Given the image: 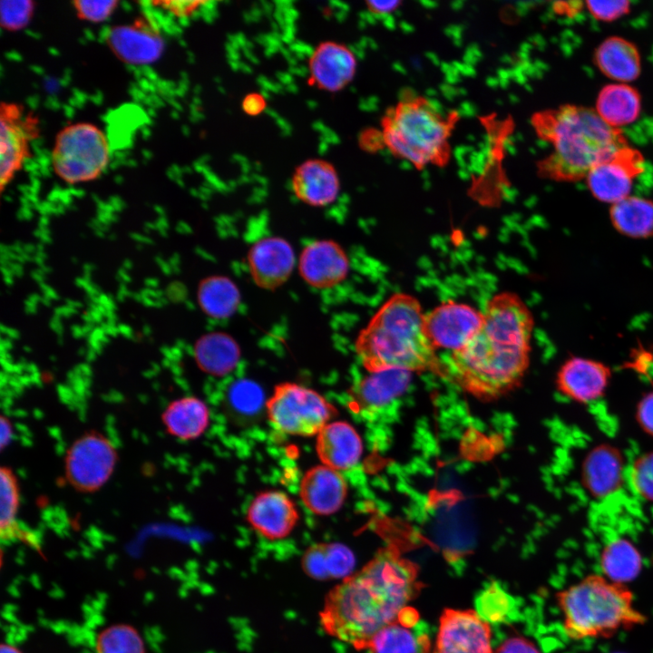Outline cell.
I'll use <instances>...</instances> for the list:
<instances>
[{
    "label": "cell",
    "mask_w": 653,
    "mask_h": 653,
    "mask_svg": "<svg viewBox=\"0 0 653 653\" xmlns=\"http://www.w3.org/2000/svg\"><path fill=\"white\" fill-rule=\"evenodd\" d=\"M481 327L460 350L442 359L443 376L481 400L521 385L530 365L534 317L523 299L502 291L486 303Z\"/></svg>",
    "instance_id": "1"
},
{
    "label": "cell",
    "mask_w": 653,
    "mask_h": 653,
    "mask_svg": "<svg viewBox=\"0 0 653 653\" xmlns=\"http://www.w3.org/2000/svg\"><path fill=\"white\" fill-rule=\"evenodd\" d=\"M421 588L418 569L385 548L326 595L320 626L330 637L365 650L370 639L396 620Z\"/></svg>",
    "instance_id": "2"
},
{
    "label": "cell",
    "mask_w": 653,
    "mask_h": 653,
    "mask_svg": "<svg viewBox=\"0 0 653 653\" xmlns=\"http://www.w3.org/2000/svg\"><path fill=\"white\" fill-rule=\"evenodd\" d=\"M419 300L407 293L388 297L358 333L355 350L368 372L400 369L443 375L442 359L424 327Z\"/></svg>",
    "instance_id": "3"
},
{
    "label": "cell",
    "mask_w": 653,
    "mask_h": 653,
    "mask_svg": "<svg viewBox=\"0 0 653 653\" xmlns=\"http://www.w3.org/2000/svg\"><path fill=\"white\" fill-rule=\"evenodd\" d=\"M537 134L552 146L539 172L556 181L585 180L597 164L628 141L619 129L604 122L594 109L565 104L532 117Z\"/></svg>",
    "instance_id": "4"
},
{
    "label": "cell",
    "mask_w": 653,
    "mask_h": 653,
    "mask_svg": "<svg viewBox=\"0 0 653 653\" xmlns=\"http://www.w3.org/2000/svg\"><path fill=\"white\" fill-rule=\"evenodd\" d=\"M557 601L564 631L574 640L609 638L646 622L634 607L631 590L600 575H589L560 591Z\"/></svg>",
    "instance_id": "5"
},
{
    "label": "cell",
    "mask_w": 653,
    "mask_h": 653,
    "mask_svg": "<svg viewBox=\"0 0 653 653\" xmlns=\"http://www.w3.org/2000/svg\"><path fill=\"white\" fill-rule=\"evenodd\" d=\"M452 123L424 99L403 102L383 120L385 145L418 168L442 164L448 157Z\"/></svg>",
    "instance_id": "6"
},
{
    "label": "cell",
    "mask_w": 653,
    "mask_h": 653,
    "mask_svg": "<svg viewBox=\"0 0 653 653\" xmlns=\"http://www.w3.org/2000/svg\"><path fill=\"white\" fill-rule=\"evenodd\" d=\"M110 143L95 124L78 122L62 128L55 136L51 161L56 176L75 185L97 180L110 161Z\"/></svg>",
    "instance_id": "7"
},
{
    "label": "cell",
    "mask_w": 653,
    "mask_h": 653,
    "mask_svg": "<svg viewBox=\"0 0 653 653\" xmlns=\"http://www.w3.org/2000/svg\"><path fill=\"white\" fill-rule=\"evenodd\" d=\"M266 408L276 430L298 436L318 434L337 413L317 391L291 382L275 386Z\"/></svg>",
    "instance_id": "8"
},
{
    "label": "cell",
    "mask_w": 653,
    "mask_h": 653,
    "mask_svg": "<svg viewBox=\"0 0 653 653\" xmlns=\"http://www.w3.org/2000/svg\"><path fill=\"white\" fill-rule=\"evenodd\" d=\"M118 453L112 441L92 430L79 436L64 455V474L68 483L81 492L100 490L112 477Z\"/></svg>",
    "instance_id": "9"
},
{
    "label": "cell",
    "mask_w": 653,
    "mask_h": 653,
    "mask_svg": "<svg viewBox=\"0 0 653 653\" xmlns=\"http://www.w3.org/2000/svg\"><path fill=\"white\" fill-rule=\"evenodd\" d=\"M38 117L17 102L0 105V189L11 183L31 157V143L38 138Z\"/></svg>",
    "instance_id": "10"
},
{
    "label": "cell",
    "mask_w": 653,
    "mask_h": 653,
    "mask_svg": "<svg viewBox=\"0 0 653 653\" xmlns=\"http://www.w3.org/2000/svg\"><path fill=\"white\" fill-rule=\"evenodd\" d=\"M643 171V155L628 144L592 168L585 180L596 200L612 205L631 195L633 183Z\"/></svg>",
    "instance_id": "11"
},
{
    "label": "cell",
    "mask_w": 653,
    "mask_h": 653,
    "mask_svg": "<svg viewBox=\"0 0 653 653\" xmlns=\"http://www.w3.org/2000/svg\"><path fill=\"white\" fill-rule=\"evenodd\" d=\"M483 313L471 305L447 301L424 313V331L438 351L462 349L482 326Z\"/></svg>",
    "instance_id": "12"
},
{
    "label": "cell",
    "mask_w": 653,
    "mask_h": 653,
    "mask_svg": "<svg viewBox=\"0 0 653 653\" xmlns=\"http://www.w3.org/2000/svg\"><path fill=\"white\" fill-rule=\"evenodd\" d=\"M489 624L473 609H445L431 653H493Z\"/></svg>",
    "instance_id": "13"
},
{
    "label": "cell",
    "mask_w": 653,
    "mask_h": 653,
    "mask_svg": "<svg viewBox=\"0 0 653 653\" xmlns=\"http://www.w3.org/2000/svg\"><path fill=\"white\" fill-rule=\"evenodd\" d=\"M105 43L122 62L131 65H147L157 62L165 50L161 31L148 16H140L130 24L108 29Z\"/></svg>",
    "instance_id": "14"
},
{
    "label": "cell",
    "mask_w": 653,
    "mask_h": 653,
    "mask_svg": "<svg viewBox=\"0 0 653 653\" xmlns=\"http://www.w3.org/2000/svg\"><path fill=\"white\" fill-rule=\"evenodd\" d=\"M611 369L603 362L584 356H571L559 368L556 385L568 399L590 404L600 399L608 390Z\"/></svg>",
    "instance_id": "15"
},
{
    "label": "cell",
    "mask_w": 653,
    "mask_h": 653,
    "mask_svg": "<svg viewBox=\"0 0 653 653\" xmlns=\"http://www.w3.org/2000/svg\"><path fill=\"white\" fill-rule=\"evenodd\" d=\"M350 268L345 249L331 239H318L302 249L298 270L303 280L315 288H330L346 279Z\"/></svg>",
    "instance_id": "16"
},
{
    "label": "cell",
    "mask_w": 653,
    "mask_h": 653,
    "mask_svg": "<svg viewBox=\"0 0 653 653\" xmlns=\"http://www.w3.org/2000/svg\"><path fill=\"white\" fill-rule=\"evenodd\" d=\"M295 253L290 243L279 237L256 241L248 253V266L254 283L272 290L284 284L293 272Z\"/></svg>",
    "instance_id": "17"
},
{
    "label": "cell",
    "mask_w": 653,
    "mask_h": 653,
    "mask_svg": "<svg viewBox=\"0 0 653 653\" xmlns=\"http://www.w3.org/2000/svg\"><path fill=\"white\" fill-rule=\"evenodd\" d=\"M299 518L293 501L283 492L266 491L258 494L249 505L247 520L251 527L269 541L287 538Z\"/></svg>",
    "instance_id": "18"
},
{
    "label": "cell",
    "mask_w": 653,
    "mask_h": 653,
    "mask_svg": "<svg viewBox=\"0 0 653 653\" xmlns=\"http://www.w3.org/2000/svg\"><path fill=\"white\" fill-rule=\"evenodd\" d=\"M356 71L354 53L346 45L334 41L320 43L308 60L311 83L329 93L344 89L354 79Z\"/></svg>",
    "instance_id": "19"
},
{
    "label": "cell",
    "mask_w": 653,
    "mask_h": 653,
    "mask_svg": "<svg viewBox=\"0 0 653 653\" xmlns=\"http://www.w3.org/2000/svg\"><path fill=\"white\" fill-rule=\"evenodd\" d=\"M625 462L621 453L609 443L598 444L585 455L581 467V482L587 492L596 499L616 493L625 479Z\"/></svg>",
    "instance_id": "20"
},
{
    "label": "cell",
    "mask_w": 653,
    "mask_h": 653,
    "mask_svg": "<svg viewBox=\"0 0 653 653\" xmlns=\"http://www.w3.org/2000/svg\"><path fill=\"white\" fill-rule=\"evenodd\" d=\"M291 186L300 201L313 207H326L338 197L340 180L333 164L321 159H310L296 168Z\"/></svg>",
    "instance_id": "21"
},
{
    "label": "cell",
    "mask_w": 653,
    "mask_h": 653,
    "mask_svg": "<svg viewBox=\"0 0 653 653\" xmlns=\"http://www.w3.org/2000/svg\"><path fill=\"white\" fill-rule=\"evenodd\" d=\"M347 495L343 475L326 465L309 469L300 482V497L313 513L327 516L336 512Z\"/></svg>",
    "instance_id": "22"
},
{
    "label": "cell",
    "mask_w": 653,
    "mask_h": 653,
    "mask_svg": "<svg viewBox=\"0 0 653 653\" xmlns=\"http://www.w3.org/2000/svg\"><path fill=\"white\" fill-rule=\"evenodd\" d=\"M411 372L388 369L368 372L351 390L356 408L365 412H377L390 405L407 389Z\"/></svg>",
    "instance_id": "23"
},
{
    "label": "cell",
    "mask_w": 653,
    "mask_h": 653,
    "mask_svg": "<svg viewBox=\"0 0 653 653\" xmlns=\"http://www.w3.org/2000/svg\"><path fill=\"white\" fill-rule=\"evenodd\" d=\"M316 449L326 466L341 471L354 467L361 458L363 443L356 430L344 421L327 424L317 434Z\"/></svg>",
    "instance_id": "24"
},
{
    "label": "cell",
    "mask_w": 653,
    "mask_h": 653,
    "mask_svg": "<svg viewBox=\"0 0 653 653\" xmlns=\"http://www.w3.org/2000/svg\"><path fill=\"white\" fill-rule=\"evenodd\" d=\"M417 621L415 611L404 609L396 620L370 639L365 650L369 653H427L430 649L427 637L414 629Z\"/></svg>",
    "instance_id": "25"
},
{
    "label": "cell",
    "mask_w": 653,
    "mask_h": 653,
    "mask_svg": "<svg viewBox=\"0 0 653 653\" xmlns=\"http://www.w3.org/2000/svg\"><path fill=\"white\" fill-rule=\"evenodd\" d=\"M594 62L599 70L617 83H629L641 73L638 47L620 36H609L595 50Z\"/></svg>",
    "instance_id": "26"
},
{
    "label": "cell",
    "mask_w": 653,
    "mask_h": 653,
    "mask_svg": "<svg viewBox=\"0 0 653 653\" xmlns=\"http://www.w3.org/2000/svg\"><path fill=\"white\" fill-rule=\"evenodd\" d=\"M355 555L345 544L320 542L308 547L301 559L304 572L316 580L346 579L353 573Z\"/></svg>",
    "instance_id": "27"
},
{
    "label": "cell",
    "mask_w": 653,
    "mask_h": 653,
    "mask_svg": "<svg viewBox=\"0 0 653 653\" xmlns=\"http://www.w3.org/2000/svg\"><path fill=\"white\" fill-rule=\"evenodd\" d=\"M594 110L609 126L620 130L638 118L641 96L629 83H609L598 93Z\"/></svg>",
    "instance_id": "28"
},
{
    "label": "cell",
    "mask_w": 653,
    "mask_h": 653,
    "mask_svg": "<svg viewBox=\"0 0 653 653\" xmlns=\"http://www.w3.org/2000/svg\"><path fill=\"white\" fill-rule=\"evenodd\" d=\"M169 434L182 441L200 437L209 426L210 410L198 397L183 396L171 401L161 414Z\"/></svg>",
    "instance_id": "29"
},
{
    "label": "cell",
    "mask_w": 653,
    "mask_h": 653,
    "mask_svg": "<svg viewBox=\"0 0 653 653\" xmlns=\"http://www.w3.org/2000/svg\"><path fill=\"white\" fill-rule=\"evenodd\" d=\"M194 357L198 366L214 376L230 373L238 365L240 351L236 341L225 333H209L197 340Z\"/></svg>",
    "instance_id": "30"
},
{
    "label": "cell",
    "mask_w": 653,
    "mask_h": 653,
    "mask_svg": "<svg viewBox=\"0 0 653 653\" xmlns=\"http://www.w3.org/2000/svg\"><path fill=\"white\" fill-rule=\"evenodd\" d=\"M609 219L615 229L627 237H653V201L630 195L610 205Z\"/></svg>",
    "instance_id": "31"
},
{
    "label": "cell",
    "mask_w": 653,
    "mask_h": 653,
    "mask_svg": "<svg viewBox=\"0 0 653 653\" xmlns=\"http://www.w3.org/2000/svg\"><path fill=\"white\" fill-rule=\"evenodd\" d=\"M197 298L202 311L213 318L230 317L240 302L239 288L223 276L204 278L198 287Z\"/></svg>",
    "instance_id": "32"
},
{
    "label": "cell",
    "mask_w": 653,
    "mask_h": 653,
    "mask_svg": "<svg viewBox=\"0 0 653 653\" xmlns=\"http://www.w3.org/2000/svg\"><path fill=\"white\" fill-rule=\"evenodd\" d=\"M600 566L608 579L623 583L637 576L641 567V557L629 541L617 538L603 548Z\"/></svg>",
    "instance_id": "33"
},
{
    "label": "cell",
    "mask_w": 653,
    "mask_h": 653,
    "mask_svg": "<svg viewBox=\"0 0 653 653\" xmlns=\"http://www.w3.org/2000/svg\"><path fill=\"white\" fill-rule=\"evenodd\" d=\"M20 507V487L17 477L11 468L0 470V532L3 540L20 538L22 530L17 523Z\"/></svg>",
    "instance_id": "34"
},
{
    "label": "cell",
    "mask_w": 653,
    "mask_h": 653,
    "mask_svg": "<svg viewBox=\"0 0 653 653\" xmlns=\"http://www.w3.org/2000/svg\"><path fill=\"white\" fill-rule=\"evenodd\" d=\"M514 609V598L496 581L487 585L475 599V611L488 624L508 620Z\"/></svg>",
    "instance_id": "35"
},
{
    "label": "cell",
    "mask_w": 653,
    "mask_h": 653,
    "mask_svg": "<svg viewBox=\"0 0 653 653\" xmlns=\"http://www.w3.org/2000/svg\"><path fill=\"white\" fill-rule=\"evenodd\" d=\"M96 653H145L139 632L127 624H114L103 629L95 638Z\"/></svg>",
    "instance_id": "36"
},
{
    "label": "cell",
    "mask_w": 653,
    "mask_h": 653,
    "mask_svg": "<svg viewBox=\"0 0 653 653\" xmlns=\"http://www.w3.org/2000/svg\"><path fill=\"white\" fill-rule=\"evenodd\" d=\"M261 387L250 380H239L229 389L227 401L230 409L244 417L258 414L264 404Z\"/></svg>",
    "instance_id": "37"
},
{
    "label": "cell",
    "mask_w": 653,
    "mask_h": 653,
    "mask_svg": "<svg viewBox=\"0 0 653 653\" xmlns=\"http://www.w3.org/2000/svg\"><path fill=\"white\" fill-rule=\"evenodd\" d=\"M628 476L632 490L641 499L653 502V451L635 459Z\"/></svg>",
    "instance_id": "38"
},
{
    "label": "cell",
    "mask_w": 653,
    "mask_h": 653,
    "mask_svg": "<svg viewBox=\"0 0 653 653\" xmlns=\"http://www.w3.org/2000/svg\"><path fill=\"white\" fill-rule=\"evenodd\" d=\"M34 2L31 0H2L0 25L4 30L16 32L25 28L32 20Z\"/></svg>",
    "instance_id": "39"
},
{
    "label": "cell",
    "mask_w": 653,
    "mask_h": 653,
    "mask_svg": "<svg viewBox=\"0 0 653 653\" xmlns=\"http://www.w3.org/2000/svg\"><path fill=\"white\" fill-rule=\"evenodd\" d=\"M73 9L79 19L98 24L106 21L117 8L118 1L74 0Z\"/></svg>",
    "instance_id": "40"
},
{
    "label": "cell",
    "mask_w": 653,
    "mask_h": 653,
    "mask_svg": "<svg viewBox=\"0 0 653 653\" xmlns=\"http://www.w3.org/2000/svg\"><path fill=\"white\" fill-rule=\"evenodd\" d=\"M589 13L598 21L613 22L629 13L630 2L627 0L586 1Z\"/></svg>",
    "instance_id": "41"
},
{
    "label": "cell",
    "mask_w": 653,
    "mask_h": 653,
    "mask_svg": "<svg viewBox=\"0 0 653 653\" xmlns=\"http://www.w3.org/2000/svg\"><path fill=\"white\" fill-rule=\"evenodd\" d=\"M206 1H186V0H165V1H153L151 4L159 7L168 14L178 17L187 18L194 15L201 6L206 5Z\"/></svg>",
    "instance_id": "42"
},
{
    "label": "cell",
    "mask_w": 653,
    "mask_h": 653,
    "mask_svg": "<svg viewBox=\"0 0 653 653\" xmlns=\"http://www.w3.org/2000/svg\"><path fill=\"white\" fill-rule=\"evenodd\" d=\"M636 419L639 427L653 437V391L644 395L638 401Z\"/></svg>",
    "instance_id": "43"
},
{
    "label": "cell",
    "mask_w": 653,
    "mask_h": 653,
    "mask_svg": "<svg viewBox=\"0 0 653 653\" xmlns=\"http://www.w3.org/2000/svg\"><path fill=\"white\" fill-rule=\"evenodd\" d=\"M494 653H539L529 640L523 638H511L505 640Z\"/></svg>",
    "instance_id": "44"
},
{
    "label": "cell",
    "mask_w": 653,
    "mask_h": 653,
    "mask_svg": "<svg viewBox=\"0 0 653 653\" xmlns=\"http://www.w3.org/2000/svg\"><path fill=\"white\" fill-rule=\"evenodd\" d=\"M241 106L248 115L257 116L266 109L267 102L263 95L252 93L244 97Z\"/></svg>",
    "instance_id": "45"
},
{
    "label": "cell",
    "mask_w": 653,
    "mask_h": 653,
    "mask_svg": "<svg viewBox=\"0 0 653 653\" xmlns=\"http://www.w3.org/2000/svg\"><path fill=\"white\" fill-rule=\"evenodd\" d=\"M360 145L364 150L374 151L385 144L383 133L375 131H366L359 138Z\"/></svg>",
    "instance_id": "46"
},
{
    "label": "cell",
    "mask_w": 653,
    "mask_h": 653,
    "mask_svg": "<svg viewBox=\"0 0 653 653\" xmlns=\"http://www.w3.org/2000/svg\"><path fill=\"white\" fill-rule=\"evenodd\" d=\"M400 1H367L368 10L375 15H386L394 12L400 5Z\"/></svg>",
    "instance_id": "47"
},
{
    "label": "cell",
    "mask_w": 653,
    "mask_h": 653,
    "mask_svg": "<svg viewBox=\"0 0 653 653\" xmlns=\"http://www.w3.org/2000/svg\"><path fill=\"white\" fill-rule=\"evenodd\" d=\"M0 444H1V450H4L11 442L13 437V425L10 422V420L5 416L1 415L0 419Z\"/></svg>",
    "instance_id": "48"
},
{
    "label": "cell",
    "mask_w": 653,
    "mask_h": 653,
    "mask_svg": "<svg viewBox=\"0 0 653 653\" xmlns=\"http://www.w3.org/2000/svg\"><path fill=\"white\" fill-rule=\"evenodd\" d=\"M563 6L560 3H556L557 6L554 8L559 12L566 15H575L580 9L581 3L579 1L574 2H561Z\"/></svg>",
    "instance_id": "49"
},
{
    "label": "cell",
    "mask_w": 653,
    "mask_h": 653,
    "mask_svg": "<svg viewBox=\"0 0 653 653\" xmlns=\"http://www.w3.org/2000/svg\"><path fill=\"white\" fill-rule=\"evenodd\" d=\"M0 653H22L16 647L10 644H2Z\"/></svg>",
    "instance_id": "50"
}]
</instances>
